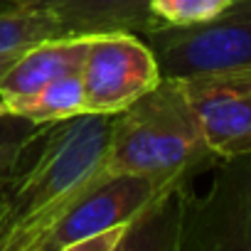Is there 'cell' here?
Here are the masks:
<instances>
[{"mask_svg": "<svg viewBox=\"0 0 251 251\" xmlns=\"http://www.w3.org/2000/svg\"><path fill=\"white\" fill-rule=\"evenodd\" d=\"M79 74L86 113L103 116L126 111L163 79L153 47L133 32L94 35Z\"/></svg>", "mask_w": 251, "mask_h": 251, "instance_id": "cell-6", "label": "cell"}, {"mask_svg": "<svg viewBox=\"0 0 251 251\" xmlns=\"http://www.w3.org/2000/svg\"><path fill=\"white\" fill-rule=\"evenodd\" d=\"M62 35L143 32L155 30L151 0H52Z\"/></svg>", "mask_w": 251, "mask_h": 251, "instance_id": "cell-9", "label": "cell"}, {"mask_svg": "<svg viewBox=\"0 0 251 251\" xmlns=\"http://www.w3.org/2000/svg\"><path fill=\"white\" fill-rule=\"evenodd\" d=\"M160 74L170 79L251 69V0H234L219 18L190 27H158L148 35Z\"/></svg>", "mask_w": 251, "mask_h": 251, "instance_id": "cell-5", "label": "cell"}, {"mask_svg": "<svg viewBox=\"0 0 251 251\" xmlns=\"http://www.w3.org/2000/svg\"><path fill=\"white\" fill-rule=\"evenodd\" d=\"M180 249L251 251V155L217 163V177L204 197L177 195Z\"/></svg>", "mask_w": 251, "mask_h": 251, "instance_id": "cell-4", "label": "cell"}, {"mask_svg": "<svg viewBox=\"0 0 251 251\" xmlns=\"http://www.w3.org/2000/svg\"><path fill=\"white\" fill-rule=\"evenodd\" d=\"M5 3H13V5H50L52 0H5Z\"/></svg>", "mask_w": 251, "mask_h": 251, "instance_id": "cell-14", "label": "cell"}, {"mask_svg": "<svg viewBox=\"0 0 251 251\" xmlns=\"http://www.w3.org/2000/svg\"><path fill=\"white\" fill-rule=\"evenodd\" d=\"M180 81L214 158L251 155V69L195 74Z\"/></svg>", "mask_w": 251, "mask_h": 251, "instance_id": "cell-7", "label": "cell"}, {"mask_svg": "<svg viewBox=\"0 0 251 251\" xmlns=\"http://www.w3.org/2000/svg\"><path fill=\"white\" fill-rule=\"evenodd\" d=\"M35 128H37V123L25 121L20 116H13V113L0 118V175L15 160V155L27 143V138L35 133Z\"/></svg>", "mask_w": 251, "mask_h": 251, "instance_id": "cell-13", "label": "cell"}, {"mask_svg": "<svg viewBox=\"0 0 251 251\" xmlns=\"http://www.w3.org/2000/svg\"><path fill=\"white\" fill-rule=\"evenodd\" d=\"M113 116L42 123L0 175V251H42L79 195L103 173Z\"/></svg>", "mask_w": 251, "mask_h": 251, "instance_id": "cell-1", "label": "cell"}, {"mask_svg": "<svg viewBox=\"0 0 251 251\" xmlns=\"http://www.w3.org/2000/svg\"><path fill=\"white\" fill-rule=\"evenodd\" d=\"M217 163L180 79L163 76L113 116L106 173L143 175L168 192H182L195 173Z\"/></svg>", "mask_w": 251, "mask_h": 251, "instance_id": "cell-2", "label": "cell"}, {"mask_svg": "<svg viewBox=\"0 0 251 251\" xmlns=\"http://www.w3.org/2000/svg\"><path fill=\"white\" fill-rule=\"evenodd\" d=\"M91 37L94 35H57L23 50L0 76V94L5 99V106L8 101L40 91L64 74L81 72Z\"/></svg>", "mask_w": 251, "mask_h": 251, "instance_id": "cell-8", "label": "cell"}, {"mask_svg": "<svg viewBox=\"0 0 251 251\" xmlns=\"http://www.w3.org/2000/svg\"><path fill=\"white\" fill-rule=\"evenodd\" d=\"M62 35L50 5H15L0 13V76L20 57L23 50Z\"/></svg>", "mask_w": 251, "mask_h": 251, "instance_id": "cell-11", "label": "cell"}, {"mask_svg": "<svg viewBox=\"0 0 251 251\" xmlns=\"http://www.w3.org/2000/svg\"><path fill=\"white\" fill-rule=\"evenodd\" d=\"M10 111H8V106H5V99H3V94H0V118H5Z\"/></svg>", "mask_w": 251, "mask_h": 251, "instance_id": "cell-15", "label": "cell"}, {"mask_svg": "<svg viewBox=\"0 0 251 251\" xmlns=\"http://www.w3.org/2000/svg\"><path fill=\"white\" fill-rule=\"evenodd\" d=\"M8 111L13 116H20L25 121H32L37 126L42 123H54L64 118H74L86 113V99H84V84L81 74H64L40 91L8 101Z\"/></svg>", "mask_w": 251, "mask_h": 251, "instance_id": "cell-10", "label": "cell"}, {"mask_svg": "<svg viewBox=\"0 0 251 251\" xmlns=\"http://www.w3.org/2000/svg\"><path fill=\"white\" fill-rule=\"evenodd\" d=\"M234 5V0H151V13L158 27L202 25Z\"/></svg>", "mask_w": 251, "mask_h": 251, "instance_id": "cell-12", "label": "cell"}, {"mask_svg": "<svg viewBox=\"0 0 251 251\" xmlns=\"http://www.w3.org/2000/svg\"><path fill=\"white\" fill-rule=\"evenodd\" d=\"M177 195L180 192H168L143 175L103 170L57 222L42 251H74L79 241L116 226H131L133 241L136 234L160 217Z\"/></svg>", "mask_w": 251, "mask_h": 251, "instance_id": "cell-3", "label": "cell"}]
</instances>
